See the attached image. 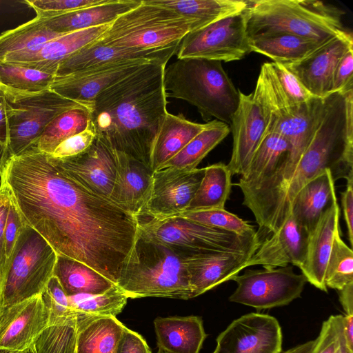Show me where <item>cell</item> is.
I'll return each instance as SVG.
<instances>
[{"label": "cell", "instance_id": "obj_46", "mask_svg": "<svg viewBox=\"0 0 353 353\" xmlns=\"http://www.w3.org/2000/svg\"><path fill=\"white\" fill-rule=\"evenodd\" d=\"M109 0H26L24 1L34 10L37 17L49 19L72 11L100 5Z\"/></svg>", "mask_w": 353, "mask_h": 353}, {"label": "cell", "instance_id": "obj_15", "mask_svg": "<svg viewBox=\"0 0 353 353\" xmlns=\"http://www.w3.org/2000/svg\"><path fill=\"white\" fill-rule=\"evenodd\" d=\"M53 159L74 180L110 199L117 172V155L116 150L105 141L96 137L83 152L72 157Z\"/></svg>", "mask_w": 353, "mask_h": 353}, {"label": "cell", "instance_id": "obj_41", "mask_svg": "<svg viewBox=\"0 0 353 353\" xmlns=\"http://www.w3.org/2000/svg\"><path fill=\"white\" fill-rule=\"evenodd\" d=\"M353 282V251L341 239L340 229L336 232L325 273V284L337 291Z\"/></svg>", "mask_w": 353, "mask_h": 353}, {"label": "cell", "instance_id": "obj_29", "mask_svg": "<svg viewBox=\"0 0 353 353\" xmlns=\"http://www.w3.org/2000/svg\"><path fill=\"white\" fill-rule=\"evenodd\" d=\"M142 0H109L108 2L43 19L53 32L65 34L112 23L119 16L141 4Z\"/></svg>", "mask_w": 353, "mask_h": 353}, {"label": "cell", "instance_id": "obj_1", "mask_svg": "<svg viewBox=\"0 0 353 353\" xmlns=\"http://www.w3.org/2000/svg\"><path fill=\"white\" fill-rule=\"evenodd\" d=\"M0 186L57 254L117 284L139 235L137 216L86 188L36 146L9 158Z\"/></svg>", "mask_w": 353, "mask_h": 353}, {"label": "cell", "instance_id": "obj_58", "mask_svg": "<svg viewBox=\"0 0 353 353\" xmlns=\"http://www.w3.org/2000/svg\"><path fill=\"white\" fill-rule=\"evenodd\" d=\"M9 158L8 145L0 140V179Z\"/></svg>", "mask_w": 353, "mask_h": 353}, {"label": "cell", "instance_id": "obj_5", "mask_svg": "<svg viewBox=\"0 0 353 353\" xmlns=\"http://www.w3.org/2000/svg\"><path fill=\"white\" fill-rule=\"evenodd\" d=\"M248 37L286 32L327 42L345 33L342 10L315 0L247 1Z\"/></svg>", "mask_w": 353, "mask_h": 353}, {"label": "cell", "instance_id": "obj_21", "mask_svg": "<svg viewBox=\"0 0 353 353\" xmlns=\"http://www.w3.org/2000/svg\"><path fill=\"white\" fill-rule=\"evenodd\" d=\"M307 233L290 215L277 231L261 242L247 266L261 265L264 268L285 267L303 263Z\"/></svg>", "mask_w": 353, "mask_h": 353}, {"label": "cell", "instance_id": "obj_18", "mask_svg": "<svg viewBox=\"0 0 353 353\" xmlns=\"http://www.w3.org/2000/svg\"><path fill=\"white\" fill-rule=\"evenodd\" d=\"M353 48L351 33L333 38L299 62L284 65L314 97L331 94L334 69L340 59Z\"/></svg>", "mask_w": 353, "mask_h": 353}, {"label": "cell", "instance_id": "obj_2", "mask_svg": "<svg viewBox=\"0 0 353 353\" xmlns=\"http://www.w3.org/2000/svg\"><path fill=\"white\" fill-rule=\"evenodd\" d=\"M166 65H141L101 92L91 112L96 137L150 168L153 143L168 112L163 88Z\"/></svg>", "mask_w": 353, "mask_h": 353}, {"label": "cell", "instance_id": "obj_43", "mask_svg": "<svg viewBox=\"0 0 353 353\" xmlns=\"http://www.w3.org/2000/svg\"><path fill=\"white\" fill-rule=\"evenodd\" d=\"M175 216L217 228L240 236H252L257 233L248 221L225 209L185 211Z\"/></svg>", "mask_w": 353, "mask_h": 353}, {"label": "cell", "instance_id": "obj_51", "mask_svg": "<svg viewBox=\"0 0 353 353\" xmlns=\"http://www.w3.org/2000/svg\"><path fill=\"white\" fill-rule=\"evenodd\" d=\"M114 353H152L146 341L138 333L125 327Z\"/></svg>", "mask_w": 353, "mask_h": 353}, {"label": "cell", "instance_id": "obj_3", "mask_svg": "<svg viewBox=\"0 0 353 353\" xmlns=\"http://www.w3.org/2000/svg\"><path fill=\"white\" fill-rule=\"evenodd\" d=\"M330 170L334 181L353 176V90L324 98L312 138L285 185L257 224L273 233L291 215L294 198L310 181Z\"/></svg>", "mask_w": 353, "mask_h": 353}, {"label": "cell", "instance_id": "obj_38", "mask_svg": "<svg viewBox=\"0 0 353 353\" xmlns=\"http://www.w3.org/2000/svg\"><path fill=\"white\" fill-rule=\"evenodd\" d=\"M91 112L92 110L85 106L72 108L62 112L46 126L35 146L39 151L51 154L62 141L86 129Z\"/></svg>", "mask_w": 353, "mask_h": 353}, {"label": "cell", "instance_id": "obj_24", "mask_svg": "<svg viewBox=\"0 0 353 353\" xmlns=\"http://www.w3.org/2000/svg\"><path fill=\"white\" fill-rule=\"evenodd\" d=\"M254 252H213L183 258L192 288V299L230 281L247 268Z\"/></svg>", "mask_w": 353, "mask_h": 353}, {"label": "cell", "instance_id": "obj_48", "mask_svg": "<svg viewBox=\"0 0 353 353\" xmlns=\"http://www.w3.org/2000/svg\"><path fill=\"white\" fill-rule=\"evenodd\" d=\"M95 138V130L90 121L86 129L62 141L49 155L57 159L77 156L85 151Z\"/></svg>", "mask_w": 353, "mask_h": 353}, {"label": "cell", "instance_id": "obj_13", "mask_svg": "<svg viewBox=\"0 0 353 353\" xmlns=\"http://www.w3.org/2000/svg\"><path fill=\"white\" fill-rule=\"evenodd\" d=\"M205 171V168L190 171L166 168L152 172L150 196L138 219H164L185 212Z\"/></svg>", "mask_w": 353, "mask_h": 353}, {"label": "cell", "instance_id": "obj_33", "mask_svg": "<svg viewBox=\"0 0 353 353\" xmlns=\"http://www.w3.org/2000/svg\"><path fill=\"white\" fill-rule=\"evenodd\" d=\"M76 353H114L126 327L116 317H77Z\"/></svg>", "mask_w": 353, "mask_h": 353}, {"label": "cell", "instance_id": "obj_56", "mask_svg": "<svg viewBox=\"0 0 353 353\" xmlns=\"http://www.w3.org/2000/svg\"><path fill=\"white\" fill-rule=\"evenodd\" d=\"M343 324L347 345L353 351V315L343 316Z\"/></svg>", "mask_w": 353, "mask_h": 353}, {"label": "cell", "instance_id": "obj_37", "mask_svg": "<svg viewBox=\"0 0 353 353\" xmlns=\"http://www.w3.org/2000/svg\"><path fill=\"white\" fill-rule=\"evenodd\" d=\"M232 176L223 163L205 167L203 179L185 211L225 209L232 188Z\"/></svg>", "mask_w": 353, "mask_h": 353}, {"label": "cell", "instance_id": "obj_14", "mask_svg": "<svg viewBox=\"0 0 353 353\" xmlns=\"http://www.w3.org/2000/svg\"><path fill=\"white\" fill-rule=\"evenodd\" d=\"M282 341L275 317L252 312L234 320L219 334L212 353H281Z\"/></svg>", "mask_w": 353, "mask_h": 353}, {"label": "cell", "instance_id": "obj_16", "mask_svg": "<svg viewBox=\"0 0 353 353\" xmlns=\"http://www.w3.org/2000/svg\"><path fill=\"white\" fill-rule=\"evenodd\" d=\"M41 294L0 311V352L23 351L48 325Z\"/></svg>", "mask_w": 353, "mask_h": 353}, {"label": "cell", "instance_id": "obj_22", "mask_svg": "<svg viewBox=\"0 0 353 353\" xmlns=\"http://www.w3.org/2000/svg\"><path fill=\"white\" fill-rule=\"evenodd\" d=\"M174 54H176L174 52H140L116 48L94 40L60 62L55 77L129 61L168 63Z\"/></svg>", "mask_w": 353, "mask_h": 353}, {"label": "cell", "instance_id": "obj_10", "mask_svg": "<svg viewBox=\"0 0 353 353\" xmlns=\"http://www.w3.org/2000/svg\"><path fill=\"white\" fill-rule=\"evenodd\" d=\"M8 123L10 157L36 145L46 126L58 115L72 108L92 110L94 101L84 103L66 99L50 89L36 93L3 91Z\"/></svg>", "mask_w": 353, "mask_h": 353}, {"label": "cell", "instance_id": "obj_11", "mask_svg": "<svg viewBox=\"0 0 353 353\" xmlns=\"http://www.w3.org/2000/svg\"><path fill=\"white\" fill-rule=\"evenodd\" d=\"M245 10L188 32L179 44L177 59L197 58L221 62L241 59L249 53Z\"/></svg>", "mask_w": 353, "mask_h": 353}, {"label": "cell", "instance_id": "obj_40", "mask_svg": "<svg viewBox=\"0 0 353 353\" xmlns=\"http://www.w3.org/2000/svg\"><path fill=\"white\" fill-rule=\"evenodd\" d=\"M54 75L28 67L0 63V88L3 91L36 93L50 89Z\"/></svg>", "mask_w": 353, "mask_h": 353}, {"label": "cell", "instance_id": "obj_17", "mask_svg": "<svg viewBox=\"0 0 353 353\" xmlns=\"http://www.w3.org/2000/svg\"><path fill=\"white\" fill-rule=\"evenodd\" d=\"M230 125L233 145L227 166L232 175H242L248 168L265 132L263 112L252 92L245 94L239 90V105Z\"/></svg>", "mask_w": 353, "mask_h": 353}, {"label": "cell", "instance_id": "obj_12", "mask_svg": "<svg viewBox=\"0 0 353 353\" xmlns=\"http://www.w3.org/2000/svg\"><path fill=\"white\" fill-rule=\"evenodd\" d=\"M231 280L237 283L229 301L266 310L288 305L301 297L307 282L303 274H296L290 265L263 270H247Z\"/></svg>", "mask_w": 353, "mask_h": 353}, {"label": "cell", "instance_id": "obj_35", "mask_svg": "<svg viewBox=\"0 0 353 353\" xmlns=\"http://www.w3.org/2000/svg\"><path fill=\"white\" fill-rule=\"evenodd\" d=\"M288 141L276 133H268L253 154L246 171L235 185L241 192L259 184L275 170L289 150Z\"/></svg>", "mask_w": 353, "mask_h": 353}, {"label": "cell", "instance_id": "obj_9", "mask_svg": "<svg viewBox=\"0 0 353 353\" xmlns=\"http://www.w3.org/2000/svg\"><path fill=\"white\" fill-rule=\"evenodd\" d=\"M57 258L49 243L25 223L0 282V311L41 294Z\"/></svg>", "mask_w": 353, "mask_h": 353}, {"label": "cell", "instance_id": "obj_42", "mask_svg": "<svg viewBox=\"0 0 353 353\" xmlns=\"http://www.w3.org/2000/svg\"><path fill=\"white\" fill-rule=\"evenodd\" d=\"M77 334L76 317L64 323L48 325L32 347L36 353H76Z\"/></svg>", "mask_w": 353, "mask_h": 353}, {"label": "cell", "instance_id": "obj_30", "mask_svg": "<svg viewBox=\"0 0 353 353\" xmlns=\"http://www.w3.org/2000/svg\"><path fill=\"white\" fill-rule=\"evenodd\" d=\"M110 24L63 34L46 43L34 55L17 65L39 71L55 73L58 65L72 53L98 39Z\"/></svg>", "mask_w": 353, "mask_h": 353}, {"label": "cell", "instance_id": "obj_4", "mask_svg": "<svg viewBox=\"0 0 353 353\" xmlns=\"http://www.w3.org/2000/svg\"><path fill=\"white\" fill-rule=\"evenodd\" d=\"M163 88L166 98L195 106L207 123L215 118L230 125L239 105V90L218 61L177 59L164 69Z\"/></svg>", "mask_w": 353, "mask_h": 353}, {"label": "cell", "instance_id": "obj_44", "mask_svg": "<svg viewBox=\"0 0 353 353\" xmlns=\"http://www.w3.org/2000/svg\"><path fill=\"white\" fill-rule=\"evenodd\" d=\"M49 314L48 325L64 323L77 317L58 279L52 276L41 294Z\"/></svg>", "mask_w": 353, "mask_h": 353}, {"label": "cell", "instance_id": "obj_57", "mask_svg": "<svg viewBox=\"0 0 353 353\" xmlns=\"http://www.w3.org/2000/svg\"><path fill=\"white\" fill-rule=\"evenodd\" d=\"M317 343V338L296 345L282 353H313Z\"/></svg>", "mask_w": 353, "mask_h": 353}, {"label": "cell", "instance_id": "obj_23", "mask_svg": "<svg viewBox=\"0 0 353 353\" xmlns=\"http://www.w3.org/2000/svg\"><path fill=\"white\" fill-rule=\"evenodd\" d=\"M339 215L336 196L307 235L305 259L300 268L307 282L324 292H327L325 273L335 234L340 229Z\"/></svg>", "mask_w": 353, "mask_h": 353}, {"label": "cell", "instance_id": "obj_28", "mask_svg": "<svg viewBox=\"0 0 353 353\" xmlns=\"http://www.w3.org/2000/svg\"><path fill=\"white\" fill-rule=\"evenodd\" d=\"M208 125L188 120L183 114H172L168 112L161 121L155 137L151 156L150 169L152 172L161 167Z\"/></svg>", "mask_w": 353, "mask_h": 353}, {"label": "cell", "instance_id": "obj_27", "mask_svg": "<svg viewBox=\"0 0 353 353\" xmlns=\"http://www.w3.org/2000/svg\"><path fill=\"white\" fill-rule=\"evenodd\" d=\"M334 182L330 170L327 169L305 184L294 198L291 215L307 235L336 196Z\"/></svg>", "mask_w": 353, "mask_h": 353}, {"label": "cell", "instance_id": "obj_54", "mask_svg": "<svg viewBox=\"0 0 353 353\" xmlns=\"http://www.w3.org/2000/svg\"><path fill=\"white\" fill-rule=\"evenodd\" d=\"M0 140L8 145V123L6 113V101L3 91L0 88Z\"/></svg>", "mask_w": 353, "mask_h": 353}, {"label": "cell", "instance_id": "obj_45", "mask_svg": "<svg viewBox=\"0 0 353 353\" xmlns=\"http://www.w3.org/2000/svg\"><path fill=\"white\" fill-rule=\"evenodd\" d=\"M313 353H353L346 343L343 315H331L323 321Z\"/></svg>", "mask_w": 353, "mask_h": 353}, {"label": "cell", "instance_id": "obj_7", "mask_svg": "<svg viewBox=\"0 0 353 353\" xmlns=\"http://www.w3.org/2000/svg\"><path fill=\"white\" fill-rule=\"evenodd\" d=\"M192 22L174 11L142 0L119 16L96 41L112 48L176 53Z\"/></svg>", "mask_w": 353, "mask_h": 353}, {"label": "cell", "instance_id": "obj_34", "mask_svg": "<svg viewBox=\"0 0 353 353\" xmlns=\"http://www.w3.org/2000/svg\"><path fill=\"white\" fill-rule=\"evenodd\" d=\"M53 276L58 279L68 296L101 294L116 285L87 265L59 254Z\"/></svg>", "mask_w": 353, "mask_h": 353}, {"label": "cell", "instance_id": "obj_52", "mask_svg": "<svg viewBox=\"0 0 353 353\" xmlns=\"http://www.w3.org/2000/svg\"><path fill=\"white\" fill-rule=\"evenodd\" d=\"M11 199L8 191L0 186V282L2 279L6 262L5 248V227Z\"/></svg>", "mask_w": 353, "mask_h": 353}, {"label": "cell", "instance_id": "obj_20", "mask_svg": "<svg viewBox=\"0 0 353 353\" xmlns=\"http://www.w3.org/2000/svg\"><path fill=\"white\" fill-rule=\"evenodd\" d=\"M116 155L117 172L110 199L138 218L150 196L152 172L124 152L116 150Z\"/></svg>", "mask_w": 353, "mask_h": 353}, {"label": "cell", "instance_id": "obj_55", "mask_svg": "<svg viewBox=\"0 0 353 353\" xmlns=\"http://www.w3.org/2000/svg\"><path fill=\"white\" fill-rule=\"evenodd\" d=\"M338 294L345 315H353V282L339 290Z\"/></svg>", "mask_w": 353, "mask_h": 353}, {"label": "cell", "instance_id": "obj_59", "mask_svg": "<svg viewBox=\"0 0 353 353\" xmlns=\"http://www.w3.org/2000/svg\"><path fill=\"white\" fill-rule=\"evenodd\" d=\"M0 353H36L32 345L23 351L19 352H0Z\"/></svg>", "mask_w": 353, "mask_h": 353}, {"label": "cell", "instance_id": "obj_32", "mask_svg": "<svg viewBox=\"0 0 353 353\" xmlns=\"http://www.w3.org/2000/svg\"><path fill=\"white\" fill-rule=\"evenodd\" d=\"M148 3L172 10L192 22V30L244 11L243 0H146Z\"/></svg>", "mask_w": 353, "mask_h": 353}, {"label": "cell", "instance_id": "obj_26", "mask_svg": "<svg viewBox=\"0 0 353 353\" xmlns=\"http://www.w3.org/2000/svg\"><path fill=\"white\" fill-rule=\"evenodd\" d=\"M61 35L50 30L43 19L36 17L0 34V63H23L48 41Z\"/></svg>", "mask_w": 353, "mask_h": 353}, {"label": "cell", "instance_id": "obj_50", "mask_svg": "<svg viewBox=\"0 0 353 353\" xmlns=\"http://www.w3.org/2000/svg\"><path fill=\"white\" fill-rule=\"evenodd\" d=\"M24 224L25 221L23 219L11 199L4 232L6 261L12 254L17 240Z\"/></svg>", "mask_w": 353, "mask_h": 353}, {"label": "cell", "instance_id": "obj_31", "mask_svg": "<svg viewBox=\"0 0 353 353\" xmlns=\"http://www.w3.org/2000/svg\"><path fill=\"white\" fill-rule=\"evenodd\" d=\"M327 42L286 32H272L249 37L248 47L249 52H257L274 63L286 65L301 61Z\"/></svg>", "mask_w": 353, "mask_h": 353}, {"label": "cell", "instance_id": "obj_8", "mask_svg": "<svg viewBox=\"0 0 353 353\" xmlns=\"http://www.w3.org/2000/svg\"><path fill=\"white\" fill-rule=\"evenodd\" d=\"M138 219L141 236L167 246L183 259L213 252H255L261 242L258 232L240 236L177 216Z\"/></svg>", "mask_w": 353, "mask_h": 353}, {"label": "cell", "instance_id": "obj_53", "mask_svg": "<svg viewBox=\"0 0 353 353\" xmlns=\"http://www.w3.org/2000/svg\"><path fill=\"white\" fill-rule=\"evenodd\" d=\"M346 188L341 193V204L350 248L353 247V176L346 179Z\"/></svg>", "mask_w": 353, "mask_h": 353}, {"label": "cell", "instance_id": "obj_49", "mask_svg": "<svg viewBox=\"0 0 353 353\" xmlns=\"http://www.w3.org/2000/svg\"><path fill=\"white\" fill-rule=\"evenodd\" d=\"M353 90V48L339 61L334 69L331 93Z\"/></svg>", "mask_w": 353, "mask_h": 353}, {"label": "cell", "instance_id": "obj_47", "mask_svg": "<svg viewBox=\"0 0 353 353\" xmlns=\"http://www.w3.org/2000/svg\"><path fill=\"white\" fill-rule=\"evenodd\" d=\"M271 63L285 95L292 106L299 108L315 97L284 65L274 62Z\"/></svg>", "mask_w": 353, "mask_h": 353}, {"label": "cell", "instance_id": "obj_25", "mask_svg": "<svg viewBox=\"0 0 353 353\" xmlns=\"http://www.w3.org/2000/svg\"><path fill=\"white\" fill-rule=\"evenodd\" d=\"M154 325L158 353H199L207 336L197 316L157 317Z\"/></svg>", "mask_w": 353, "mask_h": 353}, {"label": "cell", "instance_id": "obj_36", "mask_svg": "<svg viewBox=\"0 0 353 353\" xmlns=\"http://www.w3.org/2000/svg\"><path fill=\"white\" fill-rule=\"evenodd\" d=\"M230 132L229 125L223 122L216 119L208 122L206 128L168 161L161 169L171 168L190 171L196 168L204 157L220 143Z\"/></svg>", "mask_w": 353, "mask_h": 353}, {"label": "cell", "instance_id": "obj_19", "mask_svg": "<svg viewBox=\"0 0 353 353\" xmlns=\"http://www.w3.org/2000/svg\"><path fill=\"white\" fill-rule=\"evenodd\" d=\"M145 61H129L54 77L50 89L72 101L88 103L103 90L134 72Z\"/></svg>", "mask_w": 353, "mask_h": 353}, {"label": "cell", "instance_id": "obj_39", "mask_svg": "<svg viewBox=\"0 0 353 353\" xmlns=\"http://www.w3.org/2000/svg\"><path fill=\"white\" fill-rule=\"evenodd\" d=\"M72 311L77 317H116L128 297L117 285L97 294H79L68 296Z\"/></svg>", "mask_w": 353, "mask_h": 353}, {"label": "cell", "instance_id": "obj_6", "mask_svg": "<svg viewBox=\"0 0 353 353\" xmlns=\"http://www.w3.org/2000/svg\"><path fill=\"white\" fill-rule=\"evenodd\" d=\"M128 298L192 299L183 259L139 233L128 263L117 284Z\"/></svg>", "mask_w": 353, "mask_h": 353}]
</instances>
